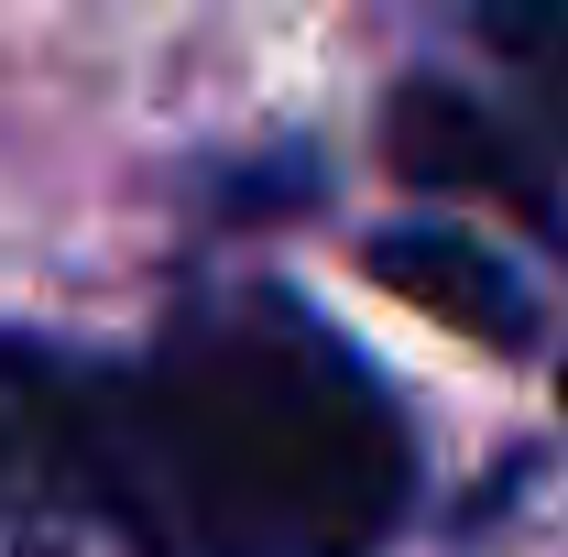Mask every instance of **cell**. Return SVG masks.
Returning a JSON list of instances; mask_svg holds the SVG:
<instances>
[{
  "instance_id": "4",
  "label": "cell",
  "mask_w": 568,
  "mask_h": 557,
  "mask_svg": "<svg viewBox=\"0 0 568 557\" xmlns=\"http://www.w3.org/2000/svg\"><path fill=\"white\" fill-rule=\"evenodd\" d=\"M481 44L525 67L536 110L568 132V0H536V11H481Z\"/></svg>"
},
{
  "instance_id": "1",
  "label": "cell",
  "mask_w": 568,
  "mask_h": 557,
  "mask_svg": "<svg viewBox=\"0 0 568 557\" xmlns=\"http://www.w3.org/2000/svg\"><path fill=\"white\" fill-rule=\"evenodd\" d=\"M0 492L99 503L164 557H372L416 448L317 306L219 284L164 317L142 372L0 340Z\"/></svg>"
},
{
  "instance_id": "3",
  "label": "cell",
  "mask_w": 568,
  "mask_h": 557,
  "mask_svg": "<svg viewBox=\"0 0 568 557\" xmlns=\"http://www.w3.org/2000/svg\"><path fill=\"white\" fill-rule=\"evenodd\" d=\"M383 142H394V175H416V186H481V198H514V209H547L525 186V153L493 132V110L459 99V88H437V77H416L394 99Z\"/></svg>"
},
{
  "instance_id": "2",
  "label": "cell",
  "mask_w": 568,
  "mask_h": 557,
  "mask_svg": "<svg viewBox=\"0 0 568 557\" xmlns=\"http://www.w3.org/2000/svg\"><path fill=\"white\" fill-rule=\"evenodd\" d=\"M372 274L394 284L405 306H426V317H448V328H470V340H493V350L536 340L525 284L503 274L481 241H459V230H383V241H372Z\"/></svg>"
}]
</instances>
